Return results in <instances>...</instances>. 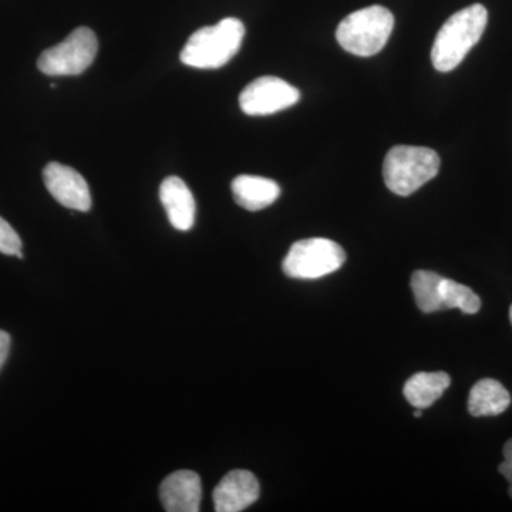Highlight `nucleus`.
<instances>
[{"mask_svg": "<svg viewBox=\"0 0 512 512\" xmlns=\"http://www.w3.org/2000/svg\"><path fill=\"white\" fill-rule=\"evenodd\" d=\"M488 12L480 3L454 13L441 26L431 49V62L437 72L448 73L480 42L487 28Z\"/></svg>", "mask_w": 512, "mask_h": 512, "instance_id": "f257e3e1", "label": "nucleus"}, {"mask_svg": "<svg viewBox=\"0 0 512 512\" xmlns=\"http://www.w3.org/2000/svg\"><path fill=\"white\" fill-rule=\"evenodd\" d=\"M245 36L244 23L239 19H222L214 26L197 30L181 52V62L195 69H220L241 47Z\"/></svg>", "mask_w": 512, "mask_h": 512, "instance_id": "f03ea898", "label": "nucleus"}, {"mask_svg": "<svg viewBox=\"0 0 512 512\" xmlns=\"http://www.w3.org/2000/svg\"><path fill=\"white\" fill-rule=\"evenodd\" d=\"M439 170V154L431 148L396 146L384 158V183L393 194L409 197L433 180Z\"/></svg>", "mask_w": 512, "mask_h": 512, "instance_id": "7ed1b4c3", "label": "nucleus"}, {"mask_svg": "<svg viewBox=\"0 0 512 512\" xmlns=\"http://www.w3.org/2000/svg\"><path fill=\"white\" fill-rule=\"evenodd\" d=\"M393 26L394 16L389 9L369 6L350 13L348 18L343 19L336 30V39L352 55L375 56L389 42Z\"/></svg>", "mask_w": 512, "mask_h": 512, "instance_id": "20e7f679", "label": "nucleus"}, {"mask_svg": "<svg viewBox=\"0 0 512 512\" xmlns=\"http://www.w3.org/2000/svg\"><path fill=\"white\" fill-rule=\"evenodd\" d=\"M346 262L345 249L326 238H309L295 242L285 256V275L293 279L313 281L333 274Z\"/></svg>", "mask_w": 512, "mask_h": 512, "instance_id": "39448f33", "label": "nucleus"}, {"mask_svg": "<svg viewBox=\"0 0 512 512\" xmlns=\"http://www.w3.org/2000/svg\"><path fill=\"white\" fill-rule=\"evenodd\" d=\"M99 50L96 33L77 28L59 45L50 47L37 60V69L46 76H77L92 66Z\"/></svg>", "mask_w": 512, "mask_h": 512, "instance_id": "423d86ee", "label": "nucleus"}, {"mask_svg": "<svg viewBox=\"0 0 512 512\" xmlns=\"http://www.w3.org/2000/svg\"><path fill=\"white\" fill-rule=\"evenodd\" d=\"M299 99L301 93L296 87L279 77L265 76L249 83L242 90L239 106L248 116H269L295 106Z\"/></svg>", "mask_w": 512, "mask_h": 512, "instance_id": "0eeeda50", "label": "nucleus"}, {"mask_svg": "<svg viewBox=\"0 0 512 512\" xmlns=\"http://www.w3.org/2000/svg\"><path fill=\"white\" fill-rule=\"evenodd\" d=\"M43 181L47 191L63 207L87 212L92 208L89 185L72 167L60 163H49L43 170Z\"/></svg>", "mask_w": 512, "mask_h": 512, "instance_id": "6e6552de", "label": "nucleus"}, {"mask_svg": "<svg viewBox=\"0 0 512 512\" xmlns=\"http://www.w3.org/2000/svg\"><path fill=\"white\" fill-rule=\"evenodd\" d=\"M261 494L258 478L247 470H232L215 487L212 500L217 512L244 511Z\"/></svg>", "mask_w": 512, "mask_h": 512, "instance_id": "1a4fd4ad", "label": "nucleus"}, {"mask_svg": "<svg viewBox=\"0 0 512 512\" xmlns=\"http://www.w3.org/2000/svg\"><path fill=\"white\" fill-rule=\"evenodd\" d=\"M201 498V478L194 471H175L161 483L160 500L167 512H198Z\"/></svg>", "mask_w": 512, "mask_h": 512, "instance_id": "9d476101", "label": "nucleus"}, {"mask_svg": "<svg viewBox=\"0 0 512 512\" xmlns=\"http://www.w3.org/2000/svg\"><path fill=\"white\" fill-rule=\"evenodd\" d=\"M160 200L168 221L178 231H190L195 222L194 195L181 178H165L160 187Z\"/></svg>", "mask_w": 512, "mask_h": 512, "instance_id": "9b49d317", "label": "nucleus"}, {"mask_svg": "<svg viewBox=\"0 0 512 512\" xmlns=\"http://www.w3.org/2000/svg\"><path fill=\"white\" fill-rule=\"evenodd\" d=\"M231 188L239 207L252 212L265 210L281 195V187L275 181L255 175H239Z\"/></svg>", "mask_w": 512, "mask_h": 512, "instance_id": "f8f14e48", "label": "nucleus"}, {"mask_svg": "<svg viewBox=\"0 0 512 512\" xmlns=\"http://www.w3.org/2000/svg\"><path fill=\"white\" fill-rule=\"evenodd\" d=\"M510 404V393L494 379L480 380L468 396V412L474 417L500 416Z\"/></svg>", "mask_w": 512, "mask_h": 512, "instance_id": "ddd939ff", "label": "nucleus"}, {"mask_svg": "<svg viewBox=\"0 0 512 512\" xmlns=\"http://www.w3.org/2000/svg\"><path fill=\"white\" fill-rule=\"evenodd\" d=\"M451 379L444 372L416 373L404 384V397L416 409H427L450 387Z\"/></svg>", "mask_w": 512, "mask_h": 512, "instance_id": "4468645a", "label": "nucleus"}, {"mask_svg": "<svg viewBox=\"0 0 512 512\" xmlns=\"http://www.w3.org/2000/svg\"><path fill=\"white\" fill-rule=\"evenodd\" d=\"M443 276L431 271H416L412 276L414 299L421 312L443 311L440 286Z\"/></svg>", "mask_w": 512, "mask_h": 512, "instance_id": "2eb2a0df", "label": "nucleus"}, {"mask_svg": "<svg viewBox=\"0 0 512 512\" xmlns=\"http://www.w3.org/2000/svg\"><path fill=\"white\" fill-rule=\"evenodd\" d=\"M440 292L443 309H460L467 315H476L481 309V299L466 285L443 278Z\"/></svg>", "mask_w": 512, "mask_h": 512, "instance_id": "dca6fc26", "label": "nucleus"}, {"mask_svg": "<svg viewBox=\"0 0 512 512\" xmlns=\"http://www.w3.org/2000/svg\"><path fill=\"white\" fill-rule=\"evenodd\" d=\"M22 251V239L8 221L0 217V252L5 255H18Z\"/></svg>", "mask_w": 512, "mask_h": 512, "instance_id": "f3484780", "label": "nucleus"}, {"mask_svg": "<svg viewBox=\"0 0 512 512\" xmlns=\"http://www.w3.org/2000/svg\"><path fill=\"white\" fill-rule=\"evenodd\" d=\"M10 350V336L5 330H0V369L5 365Z\"/></svg>", "mask_w": 512, "mask_h": 512, "instance_id": "a211bd4d", "label": "nucleus"}, {"mask_svg": "<svg viewBox=\"0 0 512 512\" xmlns=\"http://www.w3.org/2000/svg\"><path fill=\"white\" fill-rule=\"evenodd\" d=\"M498 471H500L501 476L512 485V464L503 461V463L498 466Z\"/></svg>", "mask_w": 512, "mask_h": 512, "instance_id": "6ab92c4d", "label": "nucleus"}, {"mask_svg": "<svg viewBox=\"0 0 512 512\" xmlns=\"http://www.w3.org/2000/svg\"><path fill=\"white\" fill-rule=\"evenodd\" d=\"M421 414H423V409H416V412H414V417H417V419H419V417H421Z\"/></svg>", "mask_w": 512, "mask_h": 512, "instance_id": "aec40b11", "label": "nucleus"}, {"mask_svg": "<svg viewBox=\"0 0 512 512\" xmlns=\"http://www.w3.org/2000/svg\"><path fill=\"white\" fill-rule=\"evenodd\" d=\"M508 495H510V497L512 498V485L508 487Z\"/></svg>", "mask_w": 512, "mask_h": 512, "instance_id": "412c9836", "label": "nucleus"}, {"mask_svg": "<svg viewBox=\"0 0 512 512\" xmlns=\"http://www.w3.org/2000/svg\"><path fill=\"white\" fill-rule=\"evenodd\" d=\"M510 320H511V325H512V305H511V308H510Z\"/></svg>", "mask_w": 512, "mask_h": 512, "instance_id": "4be33fe9", "label": "nucleus"}]
</instances>
